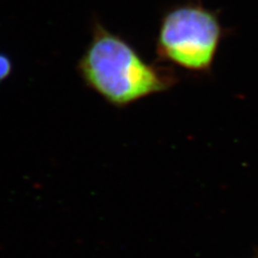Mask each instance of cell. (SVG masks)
<instances>
[{
    "label": "cell",
    "instance_id": "1",
    "mask_svg": "<svg viewBox=\"0 0 258 258\" xmlns=\"http://www.w3.org/2000/svg\"><path fill=\"white\" fill-rule=\"evenodd\" d=\"M77 69L86 87L118 109L166 92L177 81L171 69L147 61L123 37L97 20Z\"/></svg>",
    "mask_w": 258,
    "mask_h": 258
},
{
    "label": "cell",
    "instance_id": "2",
    "mask_svg": "<svg viewBox=\"0 0 258 258\" xmlns=\"http://www.w3.org/2000/svg\"><path fill=\"white\" fill-rule=\"evenodd\" d=\"M224 38L216 12L200 2H187L167 10L160 20L156 54L161 61L195 74H207Z\"/></svg>",
    "mask_w": 258,
    "mask_h": 258
},
{
    "label": "cell",
    "instance_id": "3",
    "mask_svg": "<svg viewBox=\"0 0 258 258\" xmlns=\"http://www.w3.org/2000/svg\"><path fill=\"white\" fill-rule=\"evenodd\" d=\"M13 63L8 55L0 53V82L9 78L12 74Z\"/></svg>",
    "mask_w": 258,
    "mask_h": 258
}]
</instances>
